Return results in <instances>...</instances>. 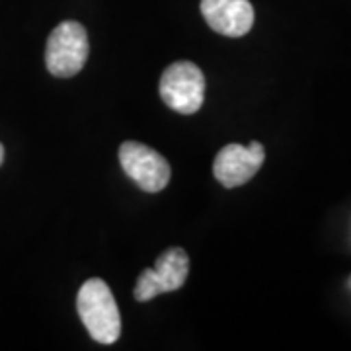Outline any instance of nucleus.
<instances>
[{
    "label": "nucleus",
    "mask_w": 351,
    "mask_h": 351,
    "mask_svg": "<svg viewBox=\"0 0 351 351\" xmlns=\"http://www.w3.org/2000/svg\"><path fill=\"white\" fill-rule=\"evenodd\" d=\"M76 308L92 339L106 346L117 341L121 334V316L112 291L104 279H88L78 291Z\"/></svg>",
    "instance_id": "1"
},
{
    "label": "nucleus",
    "mask_w": 351,
    "mask_h": 351,
    "mask_svg": "<svg viewBox=\"0 0 351 351\" xmlns=\"http://www.w3.org/2000/svg\"><path fill=\"white\" fill-rule=\"evenodd\" d=\"M88 36L82 24L66 20L49 34L45 47V64L53 76L71 78L82 71L88 59Z\"/></svg>",
    "instance_id": "2"
},
{
    "label": "nucleus",
    "mask_w": 351,
    "mask_h": 351,
    "mask_svg": "<svg viewBox=\"0 0 351 351\" xmlns=\"http://www.w3.org/2000/svg\"><path fill=\"white\" fill-rule=\"evenodd\" d=\"M158 90L168 108L184 115H191L199 112L203 106L205 76L195 63L178 61L164 71Z\"/></svg>",
    "instance_id": "3"
},
{
    "label": "nucleus",
    "mask_w": 351,
    "mask_h": 351,
    "mask_svg": "<svg viewBox=\"0 0 351 351\" xmlns=\"http://www.w3.org/2000/svg\"><path fill=\"white\" fill-rule=\"evenodd\" d=\"M119 162L121 168L138 188L156 193L162 191L170 182V164L160 152L151 147L137 143V141H125L119 147Z\"/></svg>",
    "instance_id": "4"
},
{
    "label": "nucleus",
    "mask_w": 351,
    "mask_h": 351,
    "mask_svg": "<svg viewBox=\"0 0 351 351\" xmlns=\"http://www.w3.org/2000/svg\"><path fill=\"white\" fill-rule=\"evenodd\" d=\"M189 274V258L182 248H168L158 258L154 267L145 269L135 285V299L138 302L152 301L160 293L178 291L186 283Z\"/></svg>",
    "instance_id": "5"
},
{
    "label": "nucleus",
    "mask_w": 351,
    "mask_h": 351,
    "mask_svg": "<svg viewBox=\"0 0 351 351\" xmlns=\"http://www.w3.org/2000/svg\"><path fill=\"white\" fill-rule=\"evenodd\" d=\"M263 160L265 151L258 141H252L248 147L232 143L219 151L213 164V174L225 188H239L256 176Z\"/></svg>",
    "instance_id": "6"
},
{
    "label": "nucleus",
    "mask_w": 351,
    "mask_h": 351,
    "mask_svg": "<svg viewBox=\"0 0 351 351\" xmlns=\"http://www.w3.org/2000/svg\"><path fill=\"white\" fill-rule=\"evenodd\" d=\"M201 14L217 34L242 38L254 25L250 0H201Z\"/></svg>",
    "instance_id": "7"
},
{
    "label": "nucleus",
    "mask_w": 351,
    "mask_h": 351,
    "mask_svg": "<svg viewBox=\"0 0 351 351\" xmlns=\"http://www.w3.org/2000/svg\"><path fill=\"white\" fill-rule=\"evenodd\" d=\"M2 160H4V147L0 145V164H2Z\"/></svg>",
    "instance_id": "8"
}]
</instances>
